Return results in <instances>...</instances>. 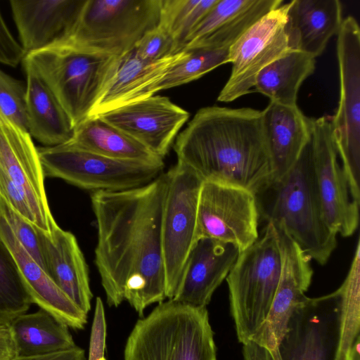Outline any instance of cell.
<instances>
[{
	"mask_svg": "<svg viewBox=\"0 0 360 360\" xmlns=\"http://www.w3.org/2000/svg\"><path fill=\"white\" fill-rule=\"evenodd\" d=\"M281 4L282 0H217L191 32L182 51L229 50L252 25Z\"/></svg>",
	"mask_w": 360,
	"mask_h": 360,
	"instance_id": "20",
	"label": "cell"
},
{
	"mask_svg": "<svg viewBox=\"0 0 360 360\" xmlns=\"http://www.w3.org/2000/svg\"><path fill=\"white\" fill-rule=\"evenodd\" d=\"M18 356L10 323H0V360H13Z\"/></svg>",
	"mask_w": 360,
	"mask_h": 360,
	"instance_id": "40",
	"label": "cell"
},
{
	"mask_svg": "<svg viewBox=\"0 0 360 360\" xmlns=\"http://www.w3.org/2000/svg\"><path fill=\"white\" fill-rule=\"evenodd\" d=\"M239 253L231 243L205 238L198 239L186 259L172 300L193 307H206Z\"/></svg>",
	"mask_w": 360,
	"mask_h": 360,
	"instance_id": "19",
	"label": "cell"
},
{
	"mask_svg": "<svg viewBox=\"0 0 360 360\" xmlns=\"http://www.w3.org/2000/svg\"><path fill=\"white\" fill-rule=\"evenodd\" d=\"M315 186L323 217L329 227L344 237L352 236L359 221V203L354 199L333 136L331 119H313L310 141Z\"/></svg>",
	"mask_w": 360,
	"mask_h": 360,
	"instance_id": "13",
	"label": "cell"
},
{
	"mask_svg": "<svg viewBox=\"0 0 360 360\" xmlns=\"http://www.w3.org/2000/svg\"><path fill=\"white\" fill-rule=\"evenodd\" d=\"M174 150L177 162L203 181L240 187L255 195L274 182L262 110L200 108L176 136Z\"/></svg>",
	"mask_w": 360,
	"mask_h": 360,
	"instance_id": "2",
	"label": "cell"
},
{
	"mask_svg": "<svg viewBox=\"0 0 360 360\" xmlns=\"http://www.w3.org/2000/svg\"><path fill=\"white\" fill-rule=\"evenodd\" d=\"M0 167L26 196L35 227L49 234L57 224L51 212L44 174L31 135L0 113Z\"/></svg>",
	"mask_w": 360,
	"mask_h": 360,
	"instance_id": "17",
	"label": "cell"
},
{
	"mask_svg": "<svg viewBox=\"0 0 360 360\" xmlns=\"http://www.w3.org/2000/svg\"><path fill=\"white\" fill-rule=\"evenodd\" d=\"M22 63L29 134L46 146L69 142L75 132L70 118L32 65L25 58Z\"/></svg>",
	"mask_w": 360,
	"mask_h": 360,
	"instance_id": "26",
	"label": "cell"
},
{
	"mask_svg": "<svg viewBox=\"0 0 360 360\" xmlns=\"http://www.w3.org/2000/svg\"><path fill=\"white\" fill-rule=\"evenodd\" d=\"M96 116L164 159L190 115L168 97L153 95Z\"/></svg>",
	"mask_w": 360,
	"mask_h": 360,
	"instance_id": "16",
	"label": "cell"
},
{
	"mask_svg": "<svg viewBox=\"0 0 360 360\" xmlns=\"http://www.w3.org/2000/svg\"><path fill=\"white\" fill-rule=\"evenodd\" d=\"M121 57L59 45L31 53L25 58L34 68L76 127L90 117L112 82Z\"/></svg>",
	"mask_w": 360,
	"mask_h": 360,
	"instance_id": "5",
	"label": "cell"
},
{
	"mask_svg": "<svg viewBox=\"0 0 360 360\" xmlns=\"http://www.w3.org/2000/svg\"><path fill=\"white\" fill-rule=\"evenodd\" d=\"M101 360H106L105 357L102 358Z\"/></svg>",
	"mask_w": 360,
	"mask_h": 360,
	"instance_id": "44",
	"label": "cell"
},
{
	"mask_svg": "<svg viewBox=\"0 0 360 360\" xmlns=\"http://www.w3.org/2000/svg\"><path fill=\"white\" fill-rule=\"evenodd\" d=\"M106 337V323L103 301L96 300L94 321L91 327L88 360H101L104 357Z\"/></svg>",
	"mask_w": 360,
	"mask_h": 360,
	"instance_id": "38",
	"label": "cell"
},
{
	"mask_svg": "<svg viewBox=\"0 0 360 360\" xmlns=\"http://www.w3.org/2000/svg\"><path fill=\"white\" fill-rule=\"evenodd\" d=\"M311 141V140H310ZM266 190L269 205L259 207L267 221L280 224L311 259L326 264L337 246V233L326 223L312 173L310 141L293 167Z\"/></svg>",
	"mask_w": 360,
	"mask_h": 360,
	"instance_id": "4",
	"label": "cell"
},
{
	"mask_svg": "<svg viewBox=\"0 0 360 360\" xmlns=\"http://www.w3.org/2000/svg\"><path fill=\"white\" fill-rule=\"evenodd\" d=\"M166 174L162 219V245L166 297L176 293L186 259L196 242L197 211L203 181L177 162Z\"/></svg>",
	"mask_w": 360,
	"mask_h": 360,
	"instance_id": "10",
	"label": "cell"
},
{
	"mask_svg": "<svg viewBox=\"0 0 360 360\" xmlns=\"http://www.w3.org/2000/svg\"><path fill=\"white\" fill-rule=\"evenodd\" d=\"M34 228L46 272L78 307L88 314L93 294L89 267L76 237L57 224L49 234Z\"/></svg>",
	"mask_w": 360,
	"mask_h": 360,
	"instance_id": "21",
	"label": "cell"
},
{
	"mask_svg": "<svg viewBox=\"0 0 360 360\" xmlns=\"http://www.w3.org/2000/svg\"><path fill=\"white\" fill-rule=\"evenodd\" d=\"M84 351L76 346L72 349L45 355L18 356L13 360H84Z\"/></svg>",
	"mask_w": 360,
	"mask_h": 360,
	"instance_id": "41",
	"label": "cell"
},
{
	"mask_svg": "<svg viewBox=\"0 0 360 360\" xmlns=\"http://www.w3.org/2000/svg\"><path fill=\"white\" fill-rule=\"evenodd\" d=\"M217 0H162L158 25L173 39L181 52L193 29Z\"/></svg>",
	"mask_w": 360,
	"mask_h": 360,
	"instance_id": "32",
	"label": "cell"
},
{
	"mask_svg": "<svg viewBox=\"0 0 360 360\" xmlns=\"http://www.w3.org/2000/svg\"><path fill=\"white\" fill-rule=\"evenodd\" d=\"M0 197L20 216L35 226V218L27 198L1 167Z\"/></svg>",
	"mask_w": 360,
	"mask_h": 360,
	"instance_id": "37",
	"label": "cell"
},
{
	"mask_svg": "<svg viewBox=\"0 0 360 360\" xmlns=\"http://www.w3.org/2000/svg\"><path fill=\"white\" fill-rule=\"evenodd\" d=\"M66 143L112 159L164 163L163 159L98 116L89 117L75 127L72 139Z\"/></svg>",
	"mask_w": 360,
	"mask_h": 360,
	"instance_id": "27",
	"label": "cell"
},
{
	"mask_svg": "<svg viewBox=\"0 0 360 360\" xmlns=\"http://www.w3.org/2000/svg\"><path fill=\"white\" fill-rule=\"evenodd\" d=\"M32 304L16 262L0 238V323H10Z\"/></svg>",
	"mask_w": 360,
	"mask_h": 360,
	"instance_id": "31",
	"label": "cell"
},
{
	"mask_svg": "<svg viewBox=\"0 0 360 360\" xmlns=\"http://www.w3.org/2000/svg\"><path fill=\"white\" fill-rule=\"evenodd\" d=\"M244 360H272L271 353L252 340L243 344Z\"/></svg>",
	"mask_w": 360,
	"mask_h": 360,
	"instance_id": "42",
	"label": "cell"
},
{
	"mask_svg": "<svg viewBox=\"0 0 360 360\" xmlns=\"http://www.w3.org/2000/svg\"><path fill=\"white\" fill-rule=\"evenodd\" d=\"M257 196L232 185L203 181L200 190L196 241L210 238L231 243L242 252L259 238Z\"/></svg>",
	"mask_w": 360,
	"mask_h": 360,
	"instance_id": "11",
	"label": "cell"
},
{
	"mask_svg": "<svg viewBox=\"0 0 360 360\" xmlns=\"http://www.w3.org/2000/svg\"><path fill=\"white\" fill-rule=\"evenodd\" d=\"M0 212L24 249L45 270L34 226L20 216L1 197Z\"/></svg>",
	"mask_w": 360,
	"mask_h": 360,
	"instance_id": "35",
	"label": "cell"
},
{
	"mask_svg": "<svg viewBox=\"0 0 360 360\" xmlns=\"http://www.w3.org/2000/svg\"><path fill=\"white\" fill-rule=\"evenodd\" d=\"M290 4L285 25L289 48L316 58L340 29L341 3L338 0H292Z\"/></svg>",
	"mask_w": 360,
	"mask_h": 360,
	"instance_id": "24",
	"label": "cell"
},
{
	"mask_svg": "<svg viewBox=\"0 0 360 360\" xmlns=\"http://www.w3.org/2000/svg\"><path fill=\"white\" fill-rule=\"evenodd\" d=\"M337 35L340 100L331 119L333 136L352 196L360 204V28L356 20L343 19Z\"/></svg>",
	"mask_w": 360,
	"mask_h": 360,
	"instance_id": "9",
	"label": "cell"
},
{
	"mask_svg": "<svg viewBox=\"0 0 360 360\" xmlns=\"http://www.w3.org/2000/svg\"><path fill=\"white\" fill-rule=\"evenodd\" d=\"M360 245L358 241L348 274L339 288L341 295L340 338L337 360H349L360 340Z\"/></svg>",
	"mask_w": 360,
	"mask_h": 360,
	"instance_id": "30",
	"label": "cell"
},
{
	"mask_svg": "<svg viewBox=\"0 0 360 360\" xmlns=\"http://www.w3.org/2000/svg\"><path fill=\"white\" fill-rule=\"evenodd\" d=\"M290 2L267 13L229 49L230 76L217 100L231 102L251 92L259 72L289 49L285 30Z\"/></svg>",
	"mask_w": 360,
	"mask_h": 360,
	"instance_id": "14",
	"label": "cell"
},
{
	"mask_svg": "<svg viewBox=\"0 0 360 360\" xmlns=\"http://www.w3.org/2000/svg\"><path fill=\"white\" fill-rule=\"evenodd\" d=\"M359 344L360 340H357L352 347L349 354V360H360Z\"/></svg>",
	"mask_w": 360,
	"mask_h": 360,
	"instance_id": "43",
	"label": "cell"
},
{
	"mask_svg": "<svg viewBox=\"0 0 360 360\" xmlns=\"http://www.w3.org/2000/svg\"><path fill=\"white\" fill-rule=\"evenodd\" d=\"M18 356H39L76 347L68 327L44 309L18 316L10 323Z\"/></svg>",
	"mask_w": 360,
	"mask_h": 360,
	"instance_id": "28",
	"label": "cell"
},
{
	"mask_svg": "<svg viewBox=\"0 0 360 360\" xmlns=\"http://www.w3.org/2000/svg\"><path fill=\"white\" fill-rule=\"evenodd\" d=\"M262 112L274 182L293 167L310 141L314 118L304 115L297 105L274 101Z\"/></svg>",
	"mask_w": 360,
	"mask_h": 360,
	"instance_id": "23",
	"label": "cell"
},
{
	"mask_svg": "<svg viewBox=\"0 0 360 360\" xmlns=\"http://www.w3.org/2000/svg\"><path fill=\"white\" fill-rule=\"evenodd\" d=\"M172 66L150 91L155 93L198 79L210 71L229 63L228 49H193Z\"/></svg>",
	"mask_w": 360,
	"mask_h": 360,
	"instance_id": "33",
	"label": "cell"
},
{
	"mask_svg": "<svg viewBox=\"0 0 360 360\" xmlns=\"http://www.w3.org/2000/svg\"><path fill=\"white\" fill-rule=\"evenodd\" d=\"M282 258L274 224L267 221L257 240L238 258L226 279L238 341L251 340L265 321L278 287Z\"/></svg>",
	"mask_w": 360,
	"mask_h": 360,
	"instance_id": "6",
	"label": "cell"
},
{
	"mask_svg": "<svg viewBox=\"0 0 360 360\" xmlns=\"http://www.w3.org/2000/svg\"><path fill=\"white\" fill-rule=\"evenodd\" d=\"M340 289L307 298L292 312L272 360H337L340 338Z\"/></svg>",
	"mask_w": 360,
	"mask_h": 360,
	"instance_id": "12",
	"label": "cell"
},
{
	"mask_svg": "<svg viewBox=\"0 0 360 360\" xmlns=\"http://www.w3.org/2000/svg\"><path fill=\"white\" fill-rule=\"evenodd\" d=\"M316 58L299 50L289 49L258 75L256 91L270 101L295 105L303 82L314 71Z\"/></svg>",
	"mask_w": 360,
	"mask_h": 360,
	"instance_id": "29",
	"label": "cell"
},
{
	"mask_svg": "<svg viewBox=\"0 0 360 360\" xmlns=\"http://www.w3.org/2000/svg\"><path fill=\"white\" fill-rule=\"evenodd\" d=\"M161 6L162 0H86L71 36L54 46L121 57L158 26Z\"/></svg>",
	"mask_w": 360,
	"mask_h": 360,
	"instance_id": "7",
	"label": "cell"
},
{
	"mask_svg": "<svg viewBox=\"0 0 360 360\" xmlns=\"http://www.w3.org/2000/svg\"><path fill=\"white\" fill-rule=\"evenodd\" d=\"M0 238L13 255L32 303L74 329H83L87 314L78 307L52 281L46 271L19 243L0 212Z\"/></svg>",
	"mask_w": 360,
	"mask_h": 360,
	"instance_id": "22",
	"label": "cell"
},
{
	"mask_svg": "<svg viewBox=\"0 0 360 360\" xmlns=\"http://www.w3.org/2000/svg\"><path fill=\"white\" fill-rule=\"evenodd\" d=\"M86 0H11L13 18L26 55L65 41Z\"/></svg>",
	"mask_w": 360,
	"mask_h": 360,
	"instance_id": "18",
	"label": "cell"
},
{
	"mask_svg": "<svg viewBox=\"0 0 360 360\" xmlns=\"http://www.w3.org/2000/svg\"><path fill=\"white\" fill-rule=\"evenodd\" d=\"M26 86L0 69V113L28 132Z\"/></svg>",
	"mask_w": 360,
	"mask_h": 360,
	"instance_id": "34",
	"label": "cell"
},
{
	"mask_svg": "<svg viewBox=\"0 0 360 360\" xmlns=\"http://www.w3.org/2000/svg\"><path fill=\"white\" fill-rule=\"evenodd\" d=\"M167 177L122 191L91 195L97 243L94 263L109 306L124 300L143 315L167 298L162 219Z\"/></svg>",
	"mask_w": 360,
	"mask_h": 360,
	"instance_id": "1",
	"label": "cell"
},
{
	"mask_svg": "<svg viewBox=\"0 0 360 360\" xmlns=\"http://www.w3.org/2000/svg\"><path fill=\"white\" fill-rule=\"evenodd\" d=\"M44 176L61 179L82 189L122 191L144 186L159 176L165 164L122 160L69 143L37 148Z\"/></svg>",
	"mask_w": 360,
	"mask_h": 360,
	"instance_id": "8",
	"label": "cell"
},
{
	"mask_svg": "<svg viewBox=\"0 0 360 360\" xmlns=\"http://www.w3.org/2000/svg\"><path fill=\"white\" fill-rule=\"evenodd\" d=\"M124 360H217L207 307L172 299L160 302L135 324Z\"/></svg>",
	"mask_w": 360,
	"mask_h": 360,
	"instance_id": "3",
	"label": "cell"
},
{
	"mask_svg": "<svg viewBox=\"0 0 360 360\" xmlns=\"http://www.w3.org/2000/svg\"><path fill=\"white\" fill-rule=\"evenodd\" d=\"M272 224L278 235L281 253V275L268 316L251 339L270 353L277 349L292 312L307 298L305 292L313 276L311 258L280 224Z\"/></svg>",
	"mask_w": 360,
	"mask_h": 360,
	"instance_id": "15",
	"label": "cell"
},
{
	"mask_svg": "<svg viewBox=\"0 0 360 360\" xmlns=\"http://www.w3.org/2000/svg\"><path fill=\"white\" fill-rule=\"evenodd\" d=\"M26 54L10 32L0 11V63L12 67L22 62Z\"/></svg>",
	"mask_w": 360,
	"mask_h": 360,
	"instance_id": "39",
	"label": "cell"
},
{
	"mask_svg": "<svg viewBox=\"0 0 360 360\" xmlns=\"http://www.w3.org/2000/svg\"><path fill=\"white\" fill-rule=\"evenodd\" d=\"M134 51L140 58L148 61L158 60L177 53L173 39L158 25L145 33Z\"/></svg>",
	"mask_w": 360,
	"mask_h": 360,
	"instance_id": "36",
	"label": "cell"
},
{
	"mask_svg": "<svg viewBox=\"0 0 360 360\" xmlns=\"http://www.w3.org/2000/svg\"><path fill=\"white\" fill-rule=\"evenodd\" d=\"M185 54L182 51L169 57L148 61L140 58L134 49L120 58L110 85L94 108L90 117L124 104L151 96L153 86L178 63Z\"/></svg>",
	"mask_w": 360,
	"mask_h": 360,
	"instance_id": "25",
	"label": "cell"
}]
</instances>
